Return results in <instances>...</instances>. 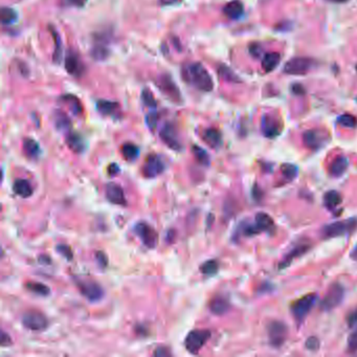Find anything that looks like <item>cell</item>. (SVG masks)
<instances>
[{
  "label": "cell",
  "instance_id": "19",
  "mask_svg": "<svg viewBox=\"0 0 357 357\" xmlns=\"http://www.w3.org/2000/svg\"><path fill=\"white\" fill-rule=\"evenodd\" d=\"M254 223H255L259 234L262 233V232L271 233L275 229L274 219L268 215L267 213L260 212V213L256 214L255 222Z\"/></svg>",
  "mask_w": 357,
  "mask_h": 357
},
{
  "label": "cell",
  "instance_id": "36",
  "mask_svg": "<svg viewBox=\"0 0 357 357\" xmlns=\"http://www.w3.org/2000/svg\"><path fill=\"white\" fill-rule=\"evenodd\" d=\"M0 17H2V22L4 26H9L14 23L17 19V13L11 9V8H3L2 9V14H0Z\"/></svg>",
  "mask_w": 357,
  "mask_h": 357
},
{
  "label": "cell",
  "instance_id": "37",
  "mask_svg": "<svg viewBox=\"0 0 357 357\" xmlns=\"http://www.w3.org/2000/svg\"><path fill=\"white\" fill-rule=\"evenodd\" d=\"M55 125L59 130L64 131L70 127V121L65 113L59 111L55 114Z\"/></svg>",
  "mask_w": 357,
  "mask_h": 357
},
{
  "label": "cell",
  "instance_id": "25",
  "mask_svg": "<svg viewBox=\"0 0 357 357\" xmlns=\"http://www.w3.org/2000/svg\"><path fill=\"white\" fill-rule=\"evenodd\" d=\"M209 310L216 316H223L229 310V304L225 299L218 297L211 301Z\"/></svg>",
  "mask_w": 357,
  "mask_h": 357
},
{
  "label": "cell",
  "instance_id": "43",
  "mask_svg": "<svg viewBox=\"0 0 357 357\" xmlns=\"http://www.w3.org/2000/svg\"><path fill=\"white\" fill-rule=\"evenodd\" d=\"M91 55L93 56L94 59H97V60H105L108 57V50L105 49L104 46L99 45V46L94 47Z\"/></svg>",
  "mask_w": 357,
  "mask_h": 357
},
{
  "label": "cell",
  "instance_id": "4",
  "mask_svg": "<svg viewBox=\"0 0 357 357\" xmlns=\"http://www.w3.org/2000/svg\"><path fill=\"white\" fill-rule=\"evenodd\" d=\"M344 297L345 288L343 285L340 283L333 284L321 303V309L323 311L333 310L343 302Z\"/></svg>",
  "mask_w": 357,
  "mask_h": 357
},
{
  "label": "cell",
  "instance_id": "57",
  "mask_svg": "<svg viewBox=\"0 0 357 357\" xmlns=\"http://www.w3.org/2000/svg\"><path fill=\"white\" fill-rule=\"evenodd\" d=\"M327 2L333 3V4H345L348 2V0H327Z\"/></svg>",
  "mask_w": 357,
  "mask_h": 357
},
{
  "label": "cell",
  "instance_id": "54",
  "mask_svg": "<svg viewBox=\"0 0 357 357\" xmlns=\"http://www.w3.org/2000/svg\"><path fill=\"white\" fill-rule=\"evenodd\" d=\"M181 0H159L160 5L162 6H172V5H176L179 4Z\"/></svg>",
  "mask_w": 357,
  "mask_h": 357
},
{
  "label": "cell",
  "instance_id": "51",
  "mask_svg": "<svg viewBox=\"0 0 357 357\" xmlns=\"http://www.w3.org/2000/svg\"><path fill=\"white\" fill-rule=\"evenodd\" d=\"M153 355H154V356L161 357V356H170V355H171V353H170L169 349L160 347V348H157V349L154 351Z\"/></svg>",
  "mask_w": 357,
  "mask_h": 357
},
{
  "label": "cell",
  "instance_id": "13",
  "mask_svg": "<svg viewBox=\"0 0 357 357\" xmlns=\"http://www.w3.org/2000/svg\"><path fill=\"white\" fill-rule=\"evenodd\" d=\"M159 136L164 144L172 150L178 151L181 149V142L179 140L176 128L172 124H165L159 132Z\"/></svg>",
  "mask_w": 357,
  "mask_h": 357
},
{
  "label": "cell",
  "instance_id": "24",
  "mask_svg": "<svg viewBox=\"0 0 357 357\" xmlns=\"http://www.w3.org/2000/svg\"><path fill=\"white\" fill-rule=\"evenodd\" d=\"M349 161L344 156H339L332 161L330 165V174L333 177H341L347 171Z\"/></svg>",
  "mask_w": 357,
  "mask_h": 357
},
{
  "label": "cell",
  "instance_id": "48",
  "mask_svg": "<svg viewBox=\"0 0 357 357\" xmlns=\"http://www.w3.org/2000/svg\"><path fill=\"white\" fill-rule=\"evenodd\" d=\"M249 53L253 57L255 58H259L261 53H262V49H261V46L258 44V43H255V44H251L249 46Z\"/></svg>",
  "mask_w": 357,
  "mask_h": 357
},
{
  "label": "cell",
  "instance_id": "32",
  "mask_svg": "<svg viewBox=\"0 0 357 357\" xmlns=\"http://www.w3.org/2000/svg\"><path fill=\"white\" fill-rule=\"evenodd\" d=\"M218 74H219V76L223 79V80H225V81H227V82H232V83H239V82H241L240 81V79H239V77H238L235 73H234V71L228 67V66H226V65H219V67H218Z\"/></svg>",
  "mask_w": 357,
  "mask_h": 357
},
{
  "label": "cell",
  "instance_id": "8",
  "mask_svg": "<svg viewBox=\"0 0 357 357\" xmlns=\"http://www.w3.org/2000/svg\"><path fill=\"white\" fill-rule=\"evenodd\" d=\"M21 322L22 325L27 329L35 332L43 331L49 327V320L46 319V317L43 313L36 310L27 311L22 316Z\"/></svg>",
  "mask_w": 357,
  "mask_h": 357
},
{
  "label": "cell",
  "instance_id": "16",
  "mask_svg": "<svg viewBox=\"0 0 357 357\" xmlns=\"http://www.w3.org/2000/svg\"><path fill=\"white\" fill-rule=\"evenodd\" d=\"M159 87L162 90L164 94H166L171 100H173L175 103L181 101V94L176 86V84L173 82V80L169 76H162L159 79Z\"/></svg>",
  "mask_w": 357,
  "mask_h": 357
},
{
  "label": "cell",
  "instance_id": "29",
  "mask_svg": "<svg viewBox=\"0 0 357 357\" xmlns=\"http://www.w3.org/2000/svg\"><path fill=\"white\" fill-rule=\"evenodd\" d=\"M97 108L99 112H101L103 115H112L114 112H116L118 108V104L112 101L100 100L97 103Z\"/></svg>",
  "mask_w": 357,
  "mask_h": 357
},
{
  "label": "cell",
  "instance_id": "34",
  "mask_svg": "<svg viewBox=\"0 0 357 357\" xmlns=\"http://www.w3.org/2000/svg\"><path fill=\"white\" fill-rule=\"evenodd\" d=\"M192 151H193V154H194L196 160H197L200 164L206 165V166L209 165V163H211V158H209L208 153H207L204 149H202L201 147L195 145V146L193 147Z\"/></svg>",
  "mask_w": 357,
  "mask_h": 357
},
{
  "label": "cell",
  "instance_id": "6",
  "mask_svg": "<svg viewBox=\"0 0 357 357\" xmlns=\"http://www.w3.org/2000/svg\"><path fill=\"white\" fill-rule=\"evenodd\" d=\"M267 334L269 344L274 348H280L287 340L288 328L283 322L272 321L267 326Z\"/></svg>",
  "mask_w": 357,
  "mask_h": 357
},
{
  "label": "cell",
  "instance_id": "58",
  "mask_svg": "<svg viewBox=\"0 0 357 357\" xmlns=\"http://www.w3.org/2000/svg\"><path fill=\"white\" fill-rule=\"evenodd\" d=\"M355 68H356V70H357V65H356V66H355Z\"/></svg>",
  "mask_w": 357,
  "mask_h": 357
},
{
  "label": "cell",
  "instance_id": "35",
  "mask_svg": "<svg viewBox=\"0 0 357 357\" xmlns=\"http://www.w3.org/2000/svg\"><path fill=\"white\" fill-rule=\"evenodd\" d=\"M281 171L285 178L288 180H293L298 176L299 169L298 166L293 163H284L281 166Z\"/></svg>",
  "mask_w": 357,
  "mask_h": 357
},
{
  "label": "cell",
  "instance_id": "26",
  "mask_svg": "<svg viewBox=\"0 0 357 357\" xmlns=\"http://www.w3.org/2000/svg\"><path fill=\"white\" fill-rule=\"evenodd\" d=\"M23 151L30 158H38L41 154L39 144L33 138H26L23 140Z\"/></svg>",
  "mask_w": 357,
  "mask_h": 357
},
{
  "label": "cell",
  "instance_id": "30",
  "mask_svg": "<svg viewBox=\"0 0 357 357\" xmlns=\"http://www.w3.org/2000/svg\"><path fill=\"white\" fill-rule=\"evenodd\" d=\"M122 153L125 159L129 161L135 160L139 155V149L136 145L132 144V142H126L122 147Z\"/></svg>",
  "mask_w": 357,
  "mask_h": 357
},
{
  "label": "cell",
  "instance_id": "39",
  "mask_svg": "<svg viewBox=\"0 0 357 357\" xmlns=\"http://www.w3.org/2000/svg\"><path fill=\"white\" fill-rule=\"evenodd\" d=\"M63 99H64V101L66 103H68L70 105V108H71V110L74 111L75 114H79V113L82 112V105H81L80 101L76 97H74V96H65Z\"/></svg>",
  "mask_w": 357,
  "mask_h": 357
},
{
  "label": "cell",
  "instance_id": "5",
  "mask_svg": "<svg viewBox=\"0 0 357 357\" xmlns=\"http://www.w3.org/2000/svg\"><path fill=\"white\" fill-rule=\"evenodd\" d=\"M211 338L208 330H192L184 341L185 349L192 354H197Z\"/></svg>",
  "mask_w": 357,
  "mask_h": 357
},
{
  "label": "cell",
  "instance_id": "18",
  "mask_svg": "<svg viewBox=\"0 0 357 357\" xmlns=\"http://www.w3.org/2000/svg\"><path fill=\"white\" fill-rule=\"evenodd\" d=\"M65 68L69 75L77 78H80L84 74V64L81 62L80 58L74 53H70L66 57Z\"/></svg>",
  "mask_w": 357,
  "mask_h": 357
},
{
  "label": "cell",
  "instance_id": "56",
  "mask_svg": "<svg viewBox=\"0 0 357 357\" xmlns=\"http://www.w3.org/2000/svg\"><path fill=\"white\" fill-rule=\"evenodd\" d=\"M351 258H352L354 261H357V244L355 245L354 249H353L352 253H351Z\"/></svg>",
  "mask_w": 357,
  "mask_h": 357
},
{
  "label": "cell",
  "instance_id": "41",
  "mask_svg": "<svg viewBox=\"0 0 357 357\" xmlns=\"http://www.w3.org/2000/svg\"><path fill=\"white\" fill-rule=\"evenodd\" d=\"M52 32H53V36H54L55 41H56V50H55V54H54V61L58 63L61 61V58H62V44H61L60 36L54 30H52Z\"/></svg>",
  "mask_w": 357,
  "mask_h": 357
},
{
  "label": "cell",
  "instance_id": "31",
  "mask_svg": "<svg viewBox=\"0 0 357 357\" xmlns=\"http://www.w3.org/2000/svg\"><path fill=\"white\" fill-rule=\"evenodd\" d=\"M27 288L31 292L37 295V296H42L46 297L51 293V289L46 286L45 284L38 283V282H30L27 284Z\"/></svg>",
  "mask_w": 357,
  "mask_h": 357
},
{
  "label": "cell",
  "instance_id": "27",
  "mask_svg": "<svg viewBox=\"0 0 357 357\" xmlns=\"http://www.w3.org/2000/svg\"><path fill=\"white\" fill-rule=\"evenodd\" d=\"M280 60L281 56L279 53H268L262 59V67L266 73H270L279 65Z\"/></svg>",
  "mask_w": 357,
  "mask_h": 357
},
{
  "label": "cell",
  "instance_id": "22",
  "mask_svg": "<svg viewBox=\"0 0 357 357\" xmlns=\"http://www.w3.org/2000/svg\"><path fill=\"white\" fill-rule=\"evenodd\" d=\"M202 137H203V140L206 142V144L214 149L220 147L222 144V135L219 132V130H217L215 128L206 129L203 132Z\"/></svg>",
  "mask_w": 357,
  "mask_h": 357
},
{
  "label": "cell",
  "instance_id": "1",
  "mask_svg": "<svg viewBox=\"0 0 357 357\" xmlns=\"http://www.w3.org/2000/svg\"><path fill=\"white\" fill-rule=\"evenodd\" d=\"M183 79L197 89L209 92L214 88V82L207 70L200 63H190L183 67Z\"/></svg>",
  "mask_w": 357,
  "mask_h": 357
},
{
  "label": "cell",
  "instance_id": "40",
  "mask_svg": "<svg viewBox=\"0 0 357 357\" xmlns=\"http://www.w3.org/2000/svg\"><path fill=\"white\" fill-rule=\"evenodd\" d=\"M141 99L144 104L150 108H155L156 107V100L154 98V96L152 94V92L148 89H144L141 92Z\"/></svg>",
  "mask_w": 357,
  "mask_h": 357
},
{
  "label": "cell",
  "instance_id": "3",
  "mask_svg": "<svg viewBox=\"0 0 357 357\" xmlns=\"http://www.w3.org/2000/svg\"><path fill=\"white\" fill-rule=\"evenodd\" d=\"M318 300L317 293H309L304 296L303 298L296 301L291 306V313L297 321V323L301 324L306 319L308 313L311 311V309L316 305Z\"/></svg>",
  "mask_w": 357,
  "mask_h": 357
},
{
  "label": "cell",
  "instance_id": "53",
  "mask_svg": "<svg viewBox=\"0 0 357 357\" xmlns=\"http://www.w3.org/2000/svg\"><path fill=\"white\" fill-rule=\"evenodd\" d=\"M291 89H292V92L295 94H298V96H302V94L305 93V89L301 84H295Z\"/></svg>",
  "mask_w": 357,
  "mask_h": 357
},
{
  "label": "cell",
  "instance_id": "59",
  "mask_svg": "<svg viewBox=\"0 0 357 357\" xmlns=\"http://www.w3.org/2000/svg\"><path fill=\"white\" fill-rule=\"evenodd\" d=\"M356 101H357V98H356Z\"/></svg>",
  "mask_w": 357,
  "mask_h": 357
},
{
  "label": "cell",
  "instance_id": "12",
  "mask_svg": "<svg viewBox=\"0 0 357 357\" xmlns=\"http://www.w3.org/2000/svg\"><path fill=\"white\" fill-rule=\"evenodd\" d=\"M329 140L327 134L321 130H308L304 133L305 145L312 150L322 149Z\"/></svg>",
  "mask_w": 357,
  "mask_h": 357
},
{
  "label": "cell",
  "instance_id": "55",
  "mask_svg": "<svg viewBox=\"0 0 357 357\" xmlns=\"http://www.w3.org/2000/svg\"><path fill=\"white\" fill-rule=\"evenodd\" d=\"M108 171H109V174L113 176V175H115L118 171H120V168H118V166H117L115 163H111L110 166H109Z\"/></svg>",
  "mask_w": 357,
  "mask_h": 357
},
{
  "label": "cell",
  "instance_id": "23",
  "mask_svg": "<svg viewBox=\"0 0 357 357\" xmlns=\"http://www.w3.org/2000/svg\"><path fill=\"white\" fill-rule=\"evenodd\" d=\"M66 144L75 153H82L85 150V141L81 134L77 132L69 133L66 137Z\"/></svg>",
  "mask_w": 357,
  "mask_h": 357
},
{
  "label": "cell",
  "instance_id": "17",
  "mask_svg": "<svg viewBox=\"0 0 357 357\" xmlns=\"http://www.w3.org/2000/svg\"><path fill=\"white\" fill-rule=\"evenodd\" d=\"M310 244H308V243H299L297 244L295 247L291 248V250H289V253L284 257V259L280 262V264H279V268L280 269H284V268H286L288 267L291 263H292V261L301 256H303L305 253H307L309 249H310Z\"/></svg>",
  "mask_w": 357,
  "mask_h": 357
},
{
  "label": "cell",
  "instance_id": "46",
  "mask_svg": "<svg viewBox=\"0 0 357 357\" xmlns=\"http://www.w3.org/2000/svg\"><path fill=\"white\" fill-rule=\"evenodd\" d=\"M57 251L60 254V255H62L64 258H66V259H68V260H71V259H73V251H71V249H70V247L68 246V245H66V244H60V245H58L57 246Z\"/></svg>",
  "mask_w": 357,
  "mask_h": 357
},
{
  "label": "cell",
  "instance_id": "11",
  "mask_svg": "<svg viewBox=\"0 0 357 357\" xmlns=\"http://www.w3.org/2000/svg\"><path fill=\"white\" fill-rule=\"evenodd\" d=\"M165 169V163L159 155H149L144 166H142V174L147 178H155L160 175Z\"/></svg>",
  "mask_w": 357,
  "mask_h": 357
},
{
  "label": "cell",
  "instance_id": "9",
  "mask_svg": "<svg viewBox=\"0 0 357 357\" xmlns=\"http://www.w3.org/2000/svg\"><path fill=\"white\" fill-rule=\"evenodd\" d=\"M313 64L314 62L311 59L303 57L293 58L284 65V73L295 76L306 75L313 67Z\"/></svg>",
  "mask_w": 357,
  "mask_h": 357
},
{
  "label": "cell",
  "instance_id": "33",
  "mask_svg": "<svg viewBox=\"0 0 357 357\" xmlns=\"http://www.w3.org/2000/svg\"><path fill=\"white\" fill-rule=\"evenodd\" d=\"M200 270L204 276L213 277L219 270V264L216 260H208L200 266Z\"/></svg>",
  "mask_w": 357,
  "mask_h": 357
},
{
  "label": "cell",
  "instance_id": "38",
  "mask_svg": "<svg viewBox=\"0 0 357 357\" xmlns=\"http://www.w3.org/2000/svg\"><path fill=\"white\" fill-rule=\"evenodd\" d=\"M338 123L345 128H355L357 125L356 117L351 114H343L338 118Z\"/></svg>",
  "mask_w": 357,
  "mask_h": 357
},
{
  "label": "cell",
  "instance_id": "7",
  "mask_svg": "<svg viewBox=\"0 0 357 357\" xmlns=\"http://www.w3.org/2000/svg\"><path fill=\"white\" fill-rule=\"evenodd\" d=\"M77 285L81 295L89 302H92V303L99 302L103 299L105 295L103 287L99 283L94 281L83 280V281H79Z\"/></svg>",
  "mask_w": 357,
  "mask_h": 357
},
{
  "label": "cell",
  "instance_id": "28",
  "mask_svg": "<svg viewBox=\"0 0 357 357\" xmlns=\"http://www.w3.org/2000/svg\"><path fill=\"white\" fill-rule=\"evenodd\" d=\"M342 195L334 190L327 192L324 196V204L328 209H334L342 203Z\"/></svg>",
  "mask_w": 357,
  "mask_h": 357
},
{
  "label": "cell",
  "instance_id": "20",
  "mask_svg": "<svg viewBox=\"0 0 357 357\" xmlns=\"http://www.w3.org/2000/svg\"><path fill=\"white\" fill-rule=\"evenodd\" d=\"M223 13L227 18L232 20H238L244 14V6L239 0H233V2H229L224 6Z\"/></svg>",
  "mask_w": 357,
  "mask_h": 357
},
{
  "label": "cell",
  "instance_id": "45",
  "mask_svg": "<svg viewBox=\"0 0 357 357\" xmlns=\"http://www.w3.org/2000/svg\"><path fill=\"white\" fill-rule=\"evenodd\" d=\"M157 122H158V115L155 112H150L147 116H146V123L147 126L149 127L150 130H154L157 126Z\"/></svg>",
  "mask_w": 357,
  "mask_h": 357
},
{
  "label": "cell",
  "instance_id": "44",
  "mask_svg": "<svg viewBox=\"0 0 357 357\" xmlns=\"http://www.w3.org/2000/svg\"><path fill=\"white\" fill-rule=\"evenodd\" d=\"M305 347L307 348V350L309 351H318L319 348H320V341L318 338H314V337H310V338H308L307 341H306V344H305Z\"/></svg>",
  "mask_w": 357,
  "mask_h": 357
},
{
  "label": "cell",
  "instance_id": "52",
  "mask_svg": "<svg viewBox=\"0 0 357 357\" xmlns=\"http://www.w3.org/2000/svg\"><path fill=\"white\" fill-rule=\"evenodd\" d=\"M12 345V339L11 337L6 333L5 331L2 332V346L6 347V346H10Z\"/></svg>",
  "mask_w": 357,
  "mask_h": 357
},
{
  "label": "cell",
  "instance_id": "14",
  "mask_svg": "<svg viewBox=\"0 0 357 357\" xmlns=\"http://www.w3.org/2000/svg\"><path fill=\"white\" fill-rule=\"evenodd\" d=\"M105 194L108 201L111 202L112 204L122 205V206H125L127 204L124 190L120 184L114 183V182H110L106 184Z\"/></svg>",
  "mask_w": 357,
  "mask_h": 357
},
{
  "label": "cell",
  "instance_id": "21",
  "mask_svg": "<svg viewBox=\"0 0 357 357\" xmlns=\"http://www.w3.org/2000/svg\"><path fill=\"white\" fill-rule=\"evenodd\" d=\"M13 190L15 194L22 198H29L33 195L34 188L32 184L26 179H17L13 184Z\"/></svg>",
  "mask_w": 357,
  "mask_h": 357
},
{
  "label": "cell",
  "instance_id": "2",
  "mask_svg": "<svg viewBox=\"0 0 357 357\" xmlns=\"http://www.w3.org/2000/svg\"><path fill=\"white\" fill-rule=\"evenodd\" d=\"M357 227V219L356 218H350L341 220L338 222H333L330 224H327L323 227L322 234L324 238L329 239V238H337L342 236L350 235L355 230Z\"/></svg>",
  "mask_w": 357,
  "mask_h": 357
},
{
  "label": "cell",
  "instance_id": "15",
  "mask_svg": "<svg viewBox=\"0 0 357 357\" xmlns=\"http://www.w3.org/2000/svg\"><path fill=\"white\" fill-rule=\"evenodd\" d=\"M280 122L271 115H264L261 121V131L267 138H275L281 133Z\"/></svg>",
  "mask_w": 357,
  "mask_h": 357
},
{
  "label": "cell",
  "instance_id": "49",
  "mask_svg": "<svg viewBox=\"0 0 357 357\" xmlns=\"http://www.w3.org/2000/svg\"><path fill=\"white\" fill-rule=\"evenodd\" d=\"M97 261H98V263L100 266L102 267H106L107 264H108V259L106 257V255L102 251H99L97 253Z\"/></svg>",
  "mask_w": 357,
  "mask_h": 357
},
{
  "label": "cell",
  "instance_id": "10",
  "mask_svg": "<svg viewBox=\"0 0 357 357\" xmlns=\"http://www.w3.org/2000/svg\"><path fill=\"white\" fill-rule=\"evenodd\" d=\"M134 233L146 247L154 248L157 244L158 236L155 229L146 222H138L134 226Z\"/></svg>",
  "mask_w": 357,
  "mask_h": 357
},
{
  "label": "cell",
  "instance_id": "42",
  "mask_svg": "<svg viewBox=\"0 0 357 357\" xmlns=\"http://www.w3.org/2000/svg\"><path fill=\"white\" fill-rule=\"evenodd\" d=\"M347 350L350 353H356L357 352V325H356L355 330L351 333L350 337L348 338Z\"/></svg>",
  "mask_w": 357,
  "mask_h": 357
},
{
  "label": "cell",
  "instance_id": "50",
  "mask_svg": "<svg viewBox=\"0 0 357 357\" xmlns=\"http://www.w3.org/2000/svg\"><path fill=\"white\" fill-rule=\"evenodd\" d=\"M347 321H348V324L350 327H354L357 325V309H355L354 311L349 313Z\"/></svg>",
  "mask_w": 357,
  "mask_h": 357
},
{
  "label": "cell",
  "instance_id": "47",
  "mask_svg": "<svg viewBox=\"0 0 357 357\" xmlns=\"http://www.w3.org/2000/svg\"><path fill=\"white\" fill-rule=\"evenodd\" d=\"M61 2L69 7H76V8H83L88 0H61Z\"/></svg>",
  "mask_w": 357,
  "mask_h": 357
}]
</instances>
